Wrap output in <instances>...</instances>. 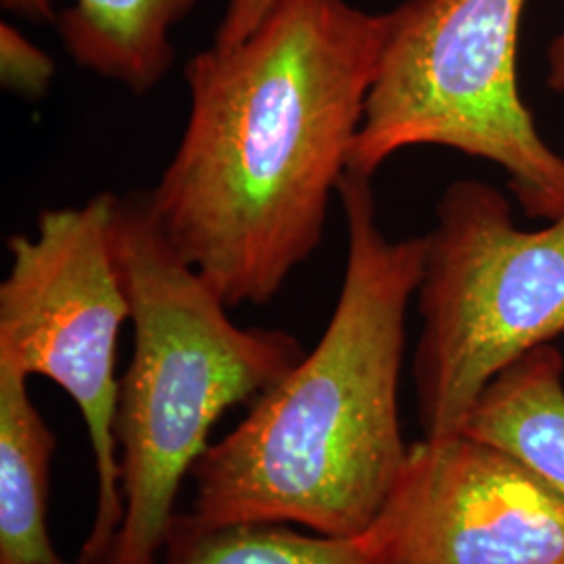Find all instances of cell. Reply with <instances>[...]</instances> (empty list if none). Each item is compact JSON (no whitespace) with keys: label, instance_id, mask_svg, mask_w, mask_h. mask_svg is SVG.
Returning <instances> with one entry per match:
<instances>
[{"label":"cell","instance_id":"obj_15","mask_svg":"<svg viewBox=\"0 0 564 564\" xmlns=\"http://www.w3.org/2000/svg\"><path fill=\"white\" fill-rule=\"evenodd\" d=\"M72 564H107V561H101V558H88V556H82L80 554V558Z\"/></svg>","mask_w":564,"mask_h":564},{"label":"cell","instance_id":"obj_7","mask_svg":"<svg viewBox=\"0 0 564 564\" xmlns=\"http://www.w3.org/2000/svg\"><path fill=\"white\" fill-rule=\"evenodd\" d=\"M356 538L383 564H564V489L464 431L423 437Z\"/></svg>","mask_w":564,"mask_h":564},{"label":"cell","instance_id":"obj_12","mask_svg":"<svg viewBox=\"0 0 564 564\" xmlns=\"http://www.w3.org/2000/svg\"><path fill=\"white\" fill-rule=\"evenodd\" d=\"M55 76V61L18 28L0 25V82L9 93L41 99Z\"/></svg>","mask_w":564,"mask_h":564},{"label":"cell","instance_id":"obj_14","mask_svg":"<svg viewBox=\"0 0 564 564\" xmlns=\"http://www.w3.org/2000/svg\"><path fill=\"white\" fill-rule=\"evenodd\" d=\"M545 80L554 93H564V28L547 48Z\"/></svg>","mask_w":564,"mask_h":564},{"label":"cell","instance_id":"obj_6","mask_svg":"<svg viewBox=\"0 0 564 564\" xmlns=\"http://www.w3.org/2000/svg\"><path fill=\"white\" fill-rule=\"evenodd\" d=\"M116 193L44 209L36 232L15 235L0 284V354L74 400L88 429L97 508L80 554L107 561L123 519L116 412L118 337L130 321L113 251Z\"/></svg>","mask_w":564,"mask_h":564},{"label":"cell","instance_id":"obj_11","mask_svg":"<svg viewBox=\"0 0 564 564\" xmlns=\"http://www.w3.org/2000/svg\"><path fill=\"white\" fill-rule=\"evenodd\" d=\"M167 564H383L358 538L302 533L282 523L205 527L176 514Z\"/></svg>","mask_w":564,"mask_h":564},{"label":"cell","instance_id":"obj_3","mask_svg":"<svg viewBox=\"0 0 564 564\" xmlns=\"http://www.w3.org/2000/svg\"><path fill=\"white\" fill-rule=\"evenodd\" d=\"M113 251L134 324L116 440L123 519L107 564H158L186 475L216 421L258 400L302 360L279 328H242L155 218L151 191L118 195Z\"/></svg>","mask_w":564,"mask_h":564},{"label":"cell","instance_id":"obj_5","mask_svg":"<svg viewBox=\"0 0 564 564\" xmlns=\"http://www.w3.org/2000/svg\"><path fill=\"white\" fill-rule=\"evenodd\" d=\"M423 239L412 375L424 437H445L498 375L564 335V216L523 230L505 193L458 181Z\"/></svg>","mask_w":564,"mask_h":564},{"label":"cell","instance_id":"obj_10","mask_svg":"<svg viewBox=\"0 0 564 564\" xmlns=\"http://www.w3.org/2000/svg\"><path fill=\"white\" fill-rule=\"evenodd\" d=\"M464 433L500 445L564 489V356L552 343L498 375Z\"/></svg>","mask_w":564,"mask_h":564},{"label":"cell","instance_id":"obj_13","mask_svg":"<svg viewBox=\"0 0 564 564\" xmlns=\"http://www.w3.org/2000/svg\"><path fill=\"white\" fill-rule=\"evenodd\" d=\"M274 4L276 0H228L214 44L226 48L245 41Z\"/></svg>","mask_w":564,"mask_h":564},{"label":"cell","instance_id":"obj_8","mask_svg":"<svg viewBox=\"0 0 564 564\" xmlns=\"http://www.w3.org/2000/svg\"><path fill=\"white\" fill-rule=\"evenodd\" d=\"M2 9L51 21L74 63L147 95L174 63L172 30L202 0H0Z\"/></svg>","mask_w":564,"mask_h":564},{"label":"cell","instance_id":"obj_9","mask_svg":"<svg viewBox=\"0 0 564 564\" xmlns=\"http://www.w3.org/2000/svg\"><path fill=\"white\" fill-rule=\"evenodd\" d=\"M28 375L0 354V564H72L48 535V484L57 440L28 391Z\"/></svg>","mask_w":564,"mask_h":564},{"label":"cell","instance_id":"obj_1","mask_svg":"<svg viewBox=\"0 0 564 564\" xmlns=\"http://www.w3.org/2000/svg\"><path fill=\"white\" fill-rule=\"evenodd\" d=\"M387 13L276 0L184 67L188 120L151 191L170 245L228 307L262 305L323 242L379 69Z\"/></svg>","mask_w":564,"mask_h":564},{"label":"cell","instance_id":"obj_2","mask_svg":"<svg viewBox=\"0 0 564 564\" xmlns=\"http://www.w3.org/2000/svg\"><path fill=\"white\" fill-rule=\"evenodd\" d=\"M370 181L347 172L339 184L347 260L321 341L195 464L191 521L356 538L398 484L410 449L400 423L405 314L424 239L384 235Z\"/></svg>","mask_w":564,"mask_h":564},{"label":"cell","instance_id":"obj_4","mask_svg":"<svg viewBox=\"0 0 564 564\" xmlns=\"http://www.w3.org/2000/svg\"><path fill=\"white\" fill-rule=\"evenodd\" d=\"M527 0H408L387 13L379 69L349 170L366 178L410 147L500 165L524 216H564V158L519 88Z\"/></svg>","mask_w":564,"mask_h":564}]
</instances>
